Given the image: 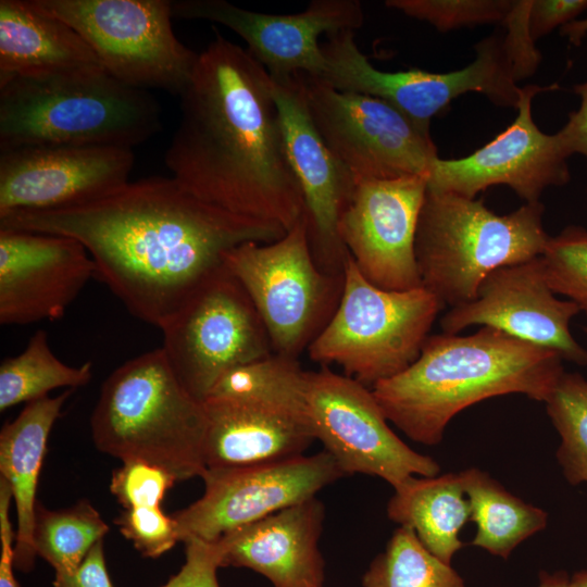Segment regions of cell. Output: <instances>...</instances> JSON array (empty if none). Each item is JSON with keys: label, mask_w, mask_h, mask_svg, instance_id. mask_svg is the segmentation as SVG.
I'll use <instances>...</instances> for the list:
<instances>
[{"label": "cell", "mask_w": 587, "mask_h": 587, "mask_svg": "<svg viewBox=\"0 0 587 587\" xmlns=\"http://www.w3.org/2000/svg\"><path fill=\"white\" fill-rule=\"evenodd\" d=\"M0 228L78 240L96 277L134 316L159 328L223 265L227 250L286 234L278 224L211 205L175 178L160 176L72 208L10 213L0 216Z\"/></svg>", "instance_id": "1"}, {"label": "cell", "mask_w": 587, "mask_h": 587, "mask_svg": "<svg viewBox=\"0 0 587 587\" xmlns=\"http://www.w3.org/2000/svg\"><path fill=\"white\" fill-rule=\"evenodd\" d=\"M179 98L165 153L172 177L211 205L292 228L304 203L266 68L216 33Z\"/></svg>", "instance_id": "2"}, {"label": "cell", "mask_w": 587, "mask_h": 587, "mask_svg": "<svg viewBox=\"0 0 587 587\" xmlns=\"http://www.w3.org/2000/svg\"><path fill=\"white\" fill-rule=\"evenodd\" d=\"M562 362L553 350L482 326L466 336H428L409 367L371 389L388 422L435 446L449 422L479 401L522 394L546 402L565 372Z\"/></svg>", "instance_id": "3"}, {"label": "cell", "mask_w": 587, "mask_h": 587, "mask_svg": "<svg viewBox=\"0 0 587 587\" xmlns=\"http://www.w3.org/2000/svg\"><path fill=\"white\" fill-rule=\"evenodd\" d=\"M161 129L155 99L102 67L0 83V150L34 146L133 149Z\"/></svg>", "instance_id": "4"}, {"label": "cell", "mask_w": 587, "mask_h": 587, "mask_svg": "<svg viewBox=\"0 0 587 587\" xmlns=\"http://www.w3.org/2000/svg\"><path fill=\"white\" fill-rule=\"evenodd\" d=\"M207 424L203 402L182 385L162 348L114 370L90 419L100 451L159 466L176 480L205 473Z\"/></svg>", "instance_id": "5"}, {"label": "cell", "mask_w": 587, "mask_h": 587, "mask_svg": "<svg viewBox=\"0 0 587 587\" xmlns=\"http://www.w3.org/2000/svg\"><path fill=\"white\" fill-rule=\"evenodd\" d=\"M544 211L538 201L498 214L482 199L427 189L415 236L422 286L444 307L472 301L490 273L544 253Z\"/></svg>", "instance_id": "6"}, {"label": "cell", "mask_w": 587, "mask_h": 587, "mask_svg": "<svg viewBox=\"0 0 587 587\" xmlns=\"http://www.w3.org/2000/svg\"><path fill=\"white\" fill-rule=\"evenodd\" d=\"M205 469L260 464L303 454L315 439L307 371L272 354L228 371L202 401Z\"/></svg>", "instance_id": "7"}, {"label": "cell", "mask_w": 587, "mask_h": 587, "mask_svg": "<svg viewBox=\"0 0 587 587\" xmlns=\"http://www.w3.org/2000/svg\"><path fill=\"white\" fill-rule=\"evenodd\" d=\"M442 308L423 286L391 291L373 285L349 254L336 311L307 351L322 366L337 364L372 388L417 359Z\"/></svg>", "instance_id": "8"}, {"label": "cell", "mask_w": 587, "mask_h": 587, "mask_svg": "<svg viewBox=\"0 0 587 587\" xmlns=\"http://www.w3.org/2000/svg\"><path fill=\"white\" fill-rule=\"evenodd\" d=\"M321 42L325 70L317 78L340 90L382 99L429 132L433 117L445 111L459 96L477 92L500 107L517 109L525 79L504 35H492L479 41L476 57L463 68L433 73L420 68L385 72L377 70L363 54L354 30H341Z\"/></svg>", "instance_id": "9"}, {"label": "cell", "mask_w": 587, "mask_h": 587, "mask_svg": "<svg viewBox=\"0 0 587 587\" xmlns=\"http://www.w3.org/2000/svg\"><path fill=\"white\" fill-rule=\"evenodd\" d=\"M224 265L239 280L268 333L275 354L298 359L339 303L344 274L314 260L304 216L278 240L227 250Z\"/></svg>", "instance_id": "10"}, {"label": "cell", "mask_w": 587, "mask_h": 587, "mask_svg": "<svg viewBox=\"0 0 587 587\" xmlns=\"http://www.w3.org/2000/svg\"><path fill=\"white\" fill-rule=\"evenodd\" d=\"M73 27L103 70L139 89L179 96L198 54L175 36L168 0H29Z\"/></svg>", "instance_id": "11"}, {"label": "cell", "mask_w": 587, "mask_h": 587, "mask_svg": "<svg viewBox=\"0 0 587 587\" xmlns=\"http://www.w3.org/2000/svg\"><path fill=\"white\" fill-rule=\"evenodd\" d=\"M160 329L171 367L201 402L228 371L274 354L255 307L224 263Z\"/></svg>", "instance_id": "12"}, {"label": "cell", "mask_w": 587, "mask_h": 587, "mask_svg": "<svg viewBox=\"0 0 587 587\" xmlns=\"http://www.w3.org/2000/svg\"><path fill=\"white\" fill-rule=\"evenodd\" d=\"M296 77L314 127L358 183L427 177L438 158L429 132L382 99Z\"/></svg>", "instance_id": "13"}, {"label": "cell", "mask_w": 587, "mask_h": 587, "mask_svg": "<svg viewBox=\"0 0 587 587\" xmlns=\"http://www.w3.org/2000/svg\"><path fill=\"white\" fill-rule=\"evenodd\" d=\"M307 399L315 439L345 475L366 474L397 488L412 476H436L440 466L416 452L388 425L371 388L328 366L307 371Z\"/></svg>", "instance_id": "14"}, {"label": "cell", "mask_w": 587, "mask_h": 587, "mask_svg": "<svg viewBox=\"0 0 587 587\" xmlns=\"http://www.w3.org/2000/svg\"><path fill=\"white\" fill-rule=\"evenodd\" d=\"M345 476L326 450L260 464L208 469L204 492L172 514L179 541L213 542L226 533L295 505Z\"/></svg>", "instance_id": "15"}, {"label": "cell", "mask_w": 587, "mask_h": 587, "mask_svg": "<svg viewBox=\"0 0 587 587\" xmlns=\"http://www.w3.org/2000/svg\"><path fill=\"white\" fill-rule=\"evenodd\" d=\"M558 88L557 84L522 87L513 123L467 157L437 158L427 175V189L474 199L491 186L505 185L527 203L538 202L549 187L567 184L570 155L559 132H541L532 115L533 98Z\"/></svg>", "instance_id": "16"}, {"label": "cell", "mask_w": 587, "mask_h": 587, "mask_svg": "<svg viewBox=\"0 0 587 587\" xmlns=\"http://www.w3.org/2000/svg\"><path fill=\"white\" fill-rule=\"evenodd\" d=\"M171 8L175 18L204 20L236 33L273 79L297 74L319 78L325 68L320 37L355 32L364 22L358 0H312L294 14L255 12L225 0H175Z\"/></svg>", "instance_id": "17"}, {"label": "cell", "mask_w": 587, "mask_h": 587, "mask_svg": "<svg viewBox=\"0 0 587 587\" xmlns=\"http://www.w3.org/2000/svg\"><path fill=\"white\" fill-rule=\"evenodd\" d=\"M427 191L426 176L357 184L338 232L361 274L391 291L422 287L415 236Z\"/></svg>", "instance_id": "18"}, {"label": "cell", "mask_w": 587, "mask_h": 587, "mask_svg": "<svg viewBox=\"0 0 587 587\" xmlns=\"http://www.w3.org/2000/svg\"><path fill=\"white\" fill-rule=\"evenodd\" d=\"M133 149L34 146L0 150V216L95 201L126 183Z\"/></svg>", "instance_id": "19"}, {"label": "cell", "mask_w": 587, "mask_h": 587, "mask_svg": "<svg viewBox=\"0 0 587 587\" xmlns=\"http://www.w3.org/2000/svg\"><path fill=\"white\" fill-rule=\"evenodd\" d=\"M549 286L541 258L507 265L490 273L476 297L450 308L440 320L444 333L455 335L473 325L488 326L526 342L555 351L565 361L587 365L585 349L570 330L579 313Z\"/></svg>", "instance_id": "20"}, {"label": "cell", "mask_w": 587, "mask_h": 587, "mask_svg": "<svg viewBox=\"0 0 587 587\" xmlns=\"http://www.w3.org/2000/svg\"><path fill=\"white\" fill-rule=\"evenodd\" d=\"M272 80L288 158L302 192L312 254L322 270L342 275L349 252L338 224L358 182L314 127L296 75Z\"/></svg>", "instance_id": "21"}, {"label": "cell", "mask_w": 587, "mask_h": 587, "mask_svg": "<svg viewBox=\"0 0 587 587\" xmlns=\"http://www.w3.org/2000/svg\"><path fill=\"white\" fill-rule=\"evenodd\" d=\"M96 265L76 239L0 228V323L26 325L61 319Z\"/></svg>", "instance_id": "22"}, {"label": "cell", "mask_w": 587, "mask_h": 587, "mask_svg": "<svg viewBox=\"0 0 587 587\" xmlns=\"http://www.w3.org/2000/svg\"><path fill=\"white\" fill-rule=\"evenodd\" d=\"M324 516L323 503L313 497L235 528L213 541L220 567L253 570L273 587H323Z\"/></svg>", "instance_id": "23"}, {"label": "cell", "mask_w": 587, "mask_h": 587, "mask_svg": "<svg viewBox=\"0 0 587 587\" xmlns=\"http://www.w3.org/2000/svg\"><path fill=\"white\" fill-rule=\"evenodd\" d=\"M97 67L93 50L68 24L29 0L0 1V83Z\"/></svg>", "instance_id": "24"}, {"label": "cell", "mask_w": 587, "mask_h": 587, "mask_svg": "<svg viewBox=\"0 0 587 587\" xmlns=\"http://www.w3.org/2000/svg\"><path fill=\"white\" fill-rule=\"evenodd\" d=\"M27 402L18 416L0 433V473L12 490L17 512L14 567L28 572L34 565L36 490L50 430L72 394Z\"/></svg>", "instance_id": "25"}, {"label": "cell", "mask_w": 587, "mask_h": 587, "mask_svg": "<svg viewBox=\"0 0 587 587\" xmlns=\"http://www.w3.org/2000/svg\"><path fill=\"white\" fill-rule=\"evenodd\" d=\"M387 515L412 529L433 555L451 565L464 546L459 534L470 520L471 508L459 473H447L405 479L395 488Z\"/></svg>", "instance_id": "26"}, {"label": "cell", "mask_w": 587, "mask_h": 587, "mask_svg": "<svg viewBox=\"0 0 587 587\" xmlns=\"http://www.w3.org/2000/svg\"><path fill=\"white\" fill-rule=\"evenodd\" d=\"M476 525L471 545L508 559L524 540L542 530L548 513L509 492L488 473L471 467L459 473Z\"/></svg>", "instance_id": "27"}, {"label": "cell", "mask_w": 587, "mask_h": 587, "mask_svg": "<svg viewBox=\"0 0 587 587\" xmlns=\"http://www.w3.org/2000/svg\"><path fill=\"white\" fill-rule=\"evenodd\" d=\"M91 377V362L80 366L65 364L51 350L47 333L39 329L24 351L1 362L0 410L47 397L55 388L84 386Z\"/></svg>", "instance_id": "28"}, {"label": "cell", "mask_w": 587, "mask_h": 587, "mask_svg": "<svg viewBox=\"0 0 587 587\" xmlns=\"http://www.w3.org/2000/svg\"><path fill=\"white\" fill-rule=\"evenodd\" d=\"M109 532L99 512L86 500L64 510H48L37 503L34 547L55 574L71 573Z\"/></svg>", "instance_id": "29"}, {"label": "cell", "mask_w": 587, "mask_h": 587, "mask_svg": "<svg viewBox=\"0 0 587 587\" xmlns=\"http://www.w3.org/2000/svg\"><path fill=\"white\" fill-rule=\"evenodd\" d=\"M363 587H465L463 578L449 564L433 555L414 532L399 526L384 552L370 564Z\"/></svg>", "instance_id": "30"}, {"label": "cell", "mask_w": 587, "mask_h": 587, "mask_svg": "<svg viewBox=\"0 0 587 587\" xmlns=\"http://www.w3.org/2000/svg\"><path fill=\"white\" fill-rule=\"evenodd\" d=\"M545 404L561 439L555 455L565 479L587 483V378L564 372Z\"/></svg>", "instance_id": "31"}, {"label": "cell", "mask_w": 587, "mask_h": 587, "mask_svg": "<svg viewBox=\"0 0 587 587\" xmlns=\"http://www.w3.org/2000/svg\"><path fill=\"white\" fill-rule=\"evenodd\" d=\"M549 286L587 317V229L571 225L549 237L540 255Z\"/></svg>", "instance_id": "32"}, {"label": "cell", "mask_w": 587, "mask_h": 587, "mask_svg": "<svg viewBox=\"0 0 587 587\" xmlns=\"http://www.w3.org/2000/svg\"><path fill=\"white\" fill-rule=\"evenodd\" d=\"M511 0H388L385 5L427 22L439 32L484 24H503L514 7Z\"/></svg>", "instance_id": "33"}, {"label": "cell", "mask_w": 587, "mask_h": 587, "mask_svg": "<svg viewBox=\"0 0 587 587\" xmlns=\"http://www.w3.org/2000/svg\"><path fill=\"white\" fill-rule=\"evenodd\" d=\"M122 535L147 558H158L179 541L175 520L166 515L161 505H135L115 519Z\"/></svg>", "instance_id": "34"}, {"label": "cell", "mask_w": 587, "mask_h": 587, "mask_svg": "<svg viewBox=\"0 0 587 587\" xmlns=\"http://www.w3.org/2000/svg\"><path fill=\"white\" fill-rule=\"evenodd\" d=\"M176 482L165 470L147 462L128 460L113 472L110 490L124 509L135 505H161L163 497Z\"/></svg>", "instance_id": "35"}, {"label": "cell", "mask_w": 587, "mask_h": 587, "mask_svg": "<svg viewBox=\"0 0 587 587\" xmlns=\"http://www.w3.org/2000/svg\"><path fill=\"white\" fill-rule=\"evenodd\" d=\"M186 545V561L179 572L160 587H220L216 571L218 555L213 542L190 538Z\"/></svg>", "instance_id": "36"}, {"label": "cell", "mask_w": 587, "mask_h": 587, "mask_svg": "<svg viewBox=\"0 0 587 587\" xmlns=\"http://www.w3.org/2000/svg\"><path fill=\"white\" fill-rule=\"evenodd\" d=\"M587 10V0H530L528 27L533 40L573 22Z\"/></svg>", "instance_id": "37"}, {"label": "cell", "mask_w": 587, "mask_h": 587, "mask_svg": "<svg viewBox=\"0 0 587 587\" xmlns=\"http://www.w3.org/2000/svg\"><path fill=\"white\" fill-rule=\"evenodd\" d=\"M54 587H114L107 570L103 540L98 541L71 573L55 574Z\"/></svg>", "instance_id": "38"}, {"label": "cell", "mask_w": 587, "mask_h": 587, "mask_svg": "<svg viewBox=\"0 0 587 587\" xmlns=\"http://www.w3.org/2000/svg\"><path fill=\"white\" fill-rule=\"evenodd\" d=\"M12 498L9 483L0 477V587H20L13 573L16 532H14L9 517Z\"/></svg>", "instance_id": "39"}, {"label": "cell", "mask_w": 587, "mask_h": 587, "mask_svg": "<svg viewBox=\"0 0 587 587\" xmlns=\"http://www.w3.org/2000/svg\"><path fill=\"white\" fill-rule=\"evenodd\" d=\"M573 90L579 96L580 104L559 134L570 157L578 153L587 161V82L576 84Z\"/></svg>", "instance_id": "40"}, {"label": "cell", "mask_w": 587, "mask_h": 587, "mask_svg": "<svg viewBox=\"0 0 587 587\" xmlns=\"http://www.w3.org/2000/svg\"><path fill=\"white\" fill-rule=\"evenodd\" d=\"M561 35L567 37L569 41L579 46L584 37L587 36V18L575 20L560 28Z\"/></svg>", "instance_id": "41"}, {"label": "cell", "mask_w": 587, "mask_h": 587, "mask_svg": "<svg viewBox=\"0 0 587 587\" xmlns=\"http://www.w3.org/2000/svg\"><path fill=\"white\" fill-rule=\"evenodd\" d=\"M570 578L565 571L540 572L537 587H570Z\"/></svg>", "instance_id": "42"}, {"label": "cell", "mask_w": 587, "mask_h": 587, "mask_svg": "<svg viewBox=\"0 0 587 587\" xmlns=\"http://www.w3.org/2000/svg\"><path fill=\"white\" fill-rule=\"evenodd\" d=\"M570 587H587V570H582L572 575Z\"/></svg>", "instance_id": "43"}, {"label": "cell", "mask_w": 587, "mask_h": 587, "mask_svg": "<svg viewBox=\"0 0 587 587\" xmlns=\"http://www.w3.org/2000/svg\"><path fill=\"white\" fill-rule=\"evenodd\" d=\"M584 330H585V332L587 333V326H586V327H584Z\"/></svg>", "instance_id": "44"}]
</instances>
